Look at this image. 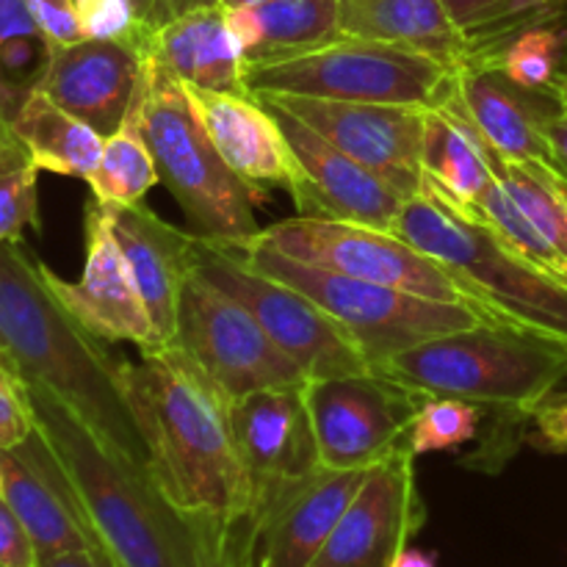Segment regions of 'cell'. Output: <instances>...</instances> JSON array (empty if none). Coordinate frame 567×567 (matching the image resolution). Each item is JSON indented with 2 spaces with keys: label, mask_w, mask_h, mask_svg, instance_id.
Here are the masks:
<instances>
[{
  "label": "cell",
  "mask_w": 567,
  "mask_h": 567,
  "mask_svg": "<svg viewBox=\"0 0 567 567\" xmlns=\"http://www.w3.org/2000/svg\"><path fill=\"white\" fill-rule=\"evenodd\" d=\"M269 94V92H258ZM282 109L313 127L316 133L352 155L365 169L385 177L404 197L421 192L424 166V111L415 105L385 103H349V100L293 97V94H269Z\"/></svg>",
  "instance_id": "cell-15"
},
{
  "label": "cell",
  "mask_w": 567,
  "mask_h": 567,
  "mask_svg": "<svg viewBox=\"0 0 567 567\" xmlns=\"http://www.w3.org/2000/svg\"><path fill=\"white\" fill-rule=\"evenodd\" d=\"M83 39H114L144 53L153 28L138 17L133 0H75Z\"/></svg>",
  "instance_id": "cell-36"
},
{
  "label": "cell",
  "mask_w": 567,
  "mask_h": 567,
  "mask_svg": "<svg viewBox=\"0 0 567 567\" xmlns=\"http://www.w3.org/2000/svg\"><path fill=\"white\" fill-rule=\"evenodd\" d=\"M22 164H31V155H28L25 144L17 138L11 122L0 116V175H6V172L17 169Z\"/></svg>",
  "instance_id": "cell-44"
},
{
  "label": "cell",
  "mask_w": 567,
  "mask_h": 567,
  "mask_svg": "<svg viewBox=\"0 0 567 567\" xmlns=\"http://www.w3.org/2000/svg\"><path fill=\"white\" fill-rule=\"evenodd\" d=\"M183 86L216 153L241 181L260 192L269 186L288 188L297 172V161L280 122L255 94L208 92L188 83Z\"/></svg>",
  "instance_id": "cell-21"
},
{
  "label": "cell",
  "mask_w": 567,
  "mask_h": 567,
  "mask_svg": "<svg viewBox=\"0 0 567 567\" xmlns=\"http://www.w3.org/2000/svg\"><path fill=\"white\" fill-rule=\"evenodd\" d=\"M426 524L408 446L369 468L313 567H391Z\"/></svg>",
  "instance_id": "cell-16"
},
{
  "label": "cell",
  "mask_w": 567,
  "mask_h": 567,
  "mask_svg": "<svg viewBox=\"0 0 567 567\" xmlns=\"http://www.w3.org/2000/svg\"><path fill=\"white\" fill-rule=\"evenodd\" d=\"M142 131L161 183L181 205L194 236L214 244H241L258 236L252 205L269 197L221 161L183 81L153 59H144Z\"/></svg>",
  "instance_id": "cell-6"
},
{
  "label": "cell",
  "mask_w": 567,
  "mask_h": 567,
  "mask_svg": "<svg viewBox=\"0 0 567 567\" xmlns=\"http://www.w3.org/2000/svg\"><path fill=\"white\" fill-rule=\"evenodd\" d=\"M0 567H39V554L31 535L0 493Z\"/></svg>",
  "instance_id": "cell-40"
},
{
  "label": "cell",
  "mask_w": 567,
  "mask_h": 567,
  "mask_svg": "<svg viewBox=\"0 0 567 567\" xmlns=\"http://www.w3.org/2000/svg\"><path fill=\"white\" fill-rule=\"evenodd\" d=\"M172 343L233 399L264 388L302 385L308 380L258 319L197 269H192L181 291Z\"/></svg>",
  "instance_id": "cell-11"
},
{
  "label": "cell",
  "mask_w": 567,
  "mask_h": 567,
  "mask_svg": "<svg viewBox=\"0 0 567 567\" xmlns=\"http://www.w3.org/2000/svg\"><path fill=\"white\" fill-rule=\"evenodd\" d=\"M11 127L39 172L89 181L97 169L105 138L92 125L55 105L42 89L31 92V97L20 105Z\"/></svg>",
  "instance_id": "cell-28"
},
{
  "label": "cell",
  "mask_w": 567,
  "mask_h": 567,
  "mask_svg": "<svg viewBox=\"0 0 567 567\" xmlns=\"http://www.w3.org/2000/svg\"><path fill=\"white\" fill-rule=\"evenodd\" d=\"M39 271L53 297L70 310L72 319L100 341H131L138 349L166 347L144 308L120 241L97 203L86 208V264L81 280H61L42 260Z\"/></svg>",
  "instance_id": "cell-17"
},
{
  "label": "cell",
  "mask_w": 567,
  "mask_h": 567,
  "mask_svg": "<svg viewBox=\"0 0 567 567\" xmlns=\"http://www.w3.org/2000/svg\"><path fill=\"white\" fill-rule=\"evenodd\" d=\"M0 354L22 380L53 393L109 446L147 468L122 363L53 297L22 241L0 244Z\"/></svg>",
  "instance_id": "cell-2"
},
{
  "label": "cell",
  "mask_w": 567,
  "mask_h": 567,
  "mask_svg": "<svg viewBox=\"0 0 567 567\" xmlns=\"http://www.w3.org/2000/svg\"><path fill=\"white\" fill-rule=\"evenodd\" d=\"M53 44L39 31L25 0H0V116L14 120L20 105L42 86Z\"/></svg>",
  "instance_id": "cell-30"
},
{
  "label": "cell",
  "mask_w": 567,
  "mask_h": 567,
  "mask_svg": "<svg viewBox=\"0 0 567 567\" xmlns=\"http://www.w3.org/2000/svg\"><path fill=\"white\" fill-rule=\"evenodd\" d=\"M543 133L551 147L554 172L567 183V111L557 109L554 114H548V120L543 122Z\"/></svg>",
  "instance_id": "cell-43"
},
{
  "label": "cell",
  "mask_w": 567,
  "mask_h": 567,
  "mask_svg": "<svg viewBox=\"0 0 567 567\" xmlns=\"http://www.w3.org/2000/svg\"><path fill=\"white\" fill-rule=\"evenodd\" d=\"M100 205V203H97ZM133 271L161 341H175L177 305L194 269V233H183L147 205H100Z\"/></svg>",
  "instance_id": "cell-20"
},
{
  "label": "cell",
  "mask_w": 567,
  "mask_h": 567,
  "mask_svg": "<svg viewBox=\"0 0 567 567\" xmlns=\"http://www.w3.org/2000/svg\"><path fill=\"white\" fill-rule=\"evenodd\" d=\"M393 233L452 271L504 324L567 347V280L454 208L424 177L404 199Z\"/></svg>",
  "instance_id": "cell-5"
},
{
  "label": "cell",
  "mask_w": 567,
  "mask_h": 567,
  "mask_svg": "<svg viewBox=\"0 0 567 567\" xmlns=\"http://www.w3.org/2000/svg\"><path fill=\"white\" fill-rule=\"evenodd\" d=\"M219 247H225L249 269L275 277L313 299L360 343L371 365L449 332L471 330L480 324H504L468 305L435 302L380 282H365L321 266L302 264L255 238L241 244H219Z\"/></svg>",
  "instance_id": "cell-7"
},
{
  "label": "cell",
  "mask_w": 567,
  "mask_h": 567,
  "mask_svg": "<svg viewBox=\"0 0 567 567\" xmlns=\"http://www.w3.org/2000/svg\"><path fill=\"white\" fill-rule=\"evenodd\" d=\"M255 97L280 122L297 161V172L288 183L297 216L349 221V225L393 233L399 210L408 199L396 186L327 142L321 133L282 109L275 97L269 94H255Z\"/></svg>",
  "instance_id": "cell-14"
},
{
  "label": "cell",
  "mask_w": 567,
  "mask_h": 567,
  "mask_svg": "<svg viewBox=\"0 0 567 567\" xmlns=\"http://www.w3.org/2000/svg\"><path fill=\"white\" fill-rule=\"evenodd\" d=\"M244 89L252 94L435 109L457 89V70L399 44L338 37L288 59L244 64Z\"/></svg>",
  "instance_id": "cell-8"
},
{
  "label": "cell",
  "mask_w": 567,
  "mask_h": 567,
  "mask_svg": "<svg viewBox=\"0 0 567 567\" xmlns=\"http://www.w3.org/2000/svg\"><path fill=\"white\" fill-rule=\"evenodd\" d=\"M155 491L197 537L205 567H255L260 526L233 432V396L181 347L122 363Z\"/></svg>",
  "instance_id": "cell-1"
},
{
  "label": "cell",
  "mask_w": 567,
  "mask_h": 567,
  "mask_svg": "<svg viewBox=\"0 0 567 567\" xmlns=\"http://www.w3.org/2000/svg\"><path fill=\"white\" fill-rule=\"evenodd\" d=\"M454 208H457V205H454ZM463 214H468L471 219L491 227L496 236H502L509 247H515L520 255L535 260L537 266H543V269L554 271V275L565 277L567 280V264L563 260V255L546 241V236L537 230L535 221L520 210V205L515 203L513 194L504 188V183L498 181V175L496 181L491 183V188L482 194L480 203H476L474 208L463 210Z\"/></svg>",
  "instance_id": "cell-34"
},
{
  "label": "cell",
  "mask_w": 567,
  "mask_h": 567,
  "mask_svg": "<svg viewBox=\"0 0 567 567\" xmlns=\"http://www.w3.org/2000/svg\"><path fill=\"white\" fill-rule=\"evenodd\" d=\"M86 183L94 203L100 205H138L150 188L161 183L158 166L142 131V86L122 125L105 136L97 169Z\"/></svg>",
  "instance_id": "cell-29"
},
{
  "label": "cell",
  "mask_w": 567,
  "mask_h": 567,
  "mask_svg": "<svg viewBox=\"0 0 567 567\" xmlns=\"http://www.w3.org/2000/svg\"><path fill=\"white\" fill-rule=\"evenodd\" d=\"M563 3L565 0H443L452 20L468 33L465 66H485L509 37L535 22L559 20Z\"/></svg>",
  "instance_id": "cell-31"
},
{
  "label": "cell",
  "mask_w": 567,
  "mask_h": 567,
  "mask_svg": "<svg viewBox=\"0 0 567 567\" xmlns=\"http://www.w3.org/2000/svg\"><path fill=\"white\" fill-rule=\"evenodd\" d=\"M225 22L244 64L288 59L341 37L338 0H264L225 9Z\"/></svg>",
  "instance_id": "cell-27"
},
{
  "label": "cell",
  "mask_w": 567,
  "mask_h": 567,
  "mask_svg": "<svg viewBox=\"0 0 567 567\" xmlns=\"http://www.w3.org/2000/svg\"><path fill=\"white\" fill-rule=\"evenodd\" d=\"M0 493L31 535L39 563L92 548L75 491L39 430L20 446L0 449Z\"/></svg>",
  "instance_id": "cell-18"
},
{
  "label": "cell",
  "mask_w": 567,
  "mask_h": 567,
  "mask_svg": "<svg viewBox=\"0 0 567 567\" xmlns=\"http://www.w3.org/2000/svg\"><path fill=\"white\" fill-rule=\"evenodd\" d=\"M39 166L22 164L0 175V244L22 241L28 227L39 230Z\"/></svg>",
  "instance_id": "cell-37"
},
{
  "label": "cell",
  "mask_w": 567,
  "mask_h": 567,
  "mask_svg": "<svg viewBox=\"0 0 567 567\" xmlns=\"http://www.w3.org/2000/svg\"><path fill=\"white\" fill-rule=\"evenodd\" d=\"M255 241L266 244L288 258L321 266V269L338 271V275L380 282V286L399 288V291L435 299V302L468 305V308L493 316L480 302V297H474L452 271L443 269L435 258L415 249L396 233L349 225V221L291 216V219L260 227Z\"/></svg>",
  "instance_id": "cell-9"
},
{
  "label": "cell",
  "mask_w": 567,
  "mask_h": 567,
  "mask_svg": "<svg viewBox=\"0 0 567 567\" xmlns=\"http://www.w3.org/2000/svg\"><path fill=\"white\" fill-rule=\"evenodd\" d=\"M369 471H319L269 515L255 567H313Z\"/></svg>",
  "instance_id": "cell-23"
},
{
  "label": "cell",
  "mask_w": 567,
  "mask_h": 567,
  "mask_svg": "<svg viewBox=\"0 0 567 567\" xmlns=\"http://www.w3.org/2000/svg\"><path fill=\"white\" fill-rule=\"evenodd\" d=\"M39 567H114V565H111V559L105 557L103 551L86 548V551H70V554H59V557L42 559Z\"/></svg>",
  "instance_id": "cell-45"
},
{
  "label": "cell",
  "mask_w": 567,
  "mask_h": 567,
  "mask_svg": "<svg viewBox=\"0 0 567 567\" xmlns=\"http://www.w3.org/2000/svg\"><path fill=\"white\" fill-rule=\"evenodd\" d=\"M496 153L465 114L454 89L446 103L424 111V177L457 208L468 210L496 181Z\"/></svg>",
  "instance_id": "cell-26"
},
{
  "label": "cell",
  "mask_w": 567,
  "mask_h": 567,
  "mask_svg": "<svg viewBox=\"0 0 567 567\" xmlns=\"http://www.w3.org/2000/svg\"><path fill=\"white\" fill-rule=\"evenodd\" d=\"M194 269L241 302L308 380L371 369L360 343L313 299L275 277L249 269L219 244L197 238Z\"/></svg>",
  "instance_id": "cell-10"
},
{
  "label": "cell",
  "mask_w": 567,
  "mask_h": 567,
  "mask_svg": "<svg viewBox=\"0 0 567 567\" xmlns=\"http://www.w3.org/2000/svg\"><path fill=\"white\" fill-rule=\"evenodd\" d=\"M233 432L252 487L260 535L282 498L324 471L302 385L264 388L233 399Z\"/></svg>",
  "instance_id": "cell-13"
},
{
  "label": "cell",
  "mask_w": 567,
  "mask_h": 567,
  "mask_svg": "<svg viewBox=\"0 0 567 567\" xmlns=\"http://www.w3.org/2000/svg\"><path fill=\"white\" fill-rule=\"evenodd\" d=\"M144 59L158 61L177 81L208 92H247L244 55L238 53L221 6H199L155 25L144 44Z\"/></svg>",
  "instance_id": "cell-24"
},
{
  "label": "cell",
  "mask_w": 567,
  "mask_h": 567,
  "mask_svg": "<svg viewBox=\"0 0 567 567\" xmlns=\"http://www.w3.org/2000/svg\"><path fill=\"white\" fill-rule=\"evenodd\" d=\"M426 399L480 404L493 421L487 449L465 460L498 471L520 443V426L567 377V347L509 324L449 332L371 365Z\"/></svg>",
  "instance_id": "cell-3"
},
{
  "label": "cell",
  "mask_w": 567,
  "mask_h": 567,
  "mask_svg": "<svg viewBox=\"0 0 567 567\" xmlns=\"http://www.w3.org/2000/svg\"><path fill=\"white\" fill-rule=\"evenodd\" d=\"M214 3L216 0H133L138 17H142L150 28L164 25V22L175 20V17L186 14V11L199 9V6H214Z\"/></svg>",
  "instance_id": "cell-42"
},
{
  "label": "cell",
  "mask_w": 567,
  "mask_h": 567,
  "mask_svg": "<svg viewBox=\"0 0 567 567\" xmlns=\"http://www.w3.org/2000/svg\"><path fill=\"white\" fill-rule=\"evenodd\" d=\"M485 66L529 92L554 97L567 78V28L557 20L535 22L507 39Z\"/></svg>",
  "instance_id": "cell-32"
},
{
  "label": "cell",
  "mask_w": 567,
  "mask_h": 567,
  "mask_svg": "<svg viewBox=\"0 0 567 567\" xmlns=\"http://www.w3.org/2000/svg\"><path fill=\"white\" fill-rule=\"evenodd\" d=\"M391 567H437V554L408 546L396 559H393Z\"/></svg>",
  "instance_id": "cell-46"
},
{
  "label": "cell",
  "mask_w": 567,
  "mask_h": 567,
  "mask_svg": "<svg viewBox=\"0 0 567 567\" xmlns=\"http://www.w3.org/2000/svg\"><path fill=\"white\" fill-rule=\"evenodd\" d=\"M457 94L487 147L502 161H532L554 172L543 122L559 109L548 94L529 92L491 66L457 70Z\"/></svg>",
  "instance_id": "cell-22"
},
{
  "label": "cell",
  "mask_w": 567,
  "mask_h": 567,
  "mask_svg": "<svg viewBox=\"0 0 567 567\" xmlns=\"http://www.w3.org/2000/svg\"><path fill=\"white\" fill-rule=\"evenodd\" d=\"M498 181L567 264V183L532 161H493Z\"/></svg>",
  "instance_id": "cell-33"
},
{
  "label": "cell",
  "mask_w": 567,
  "mask_h": 567,
  "mask_svg": "<svg viewBox=\"0 0 567 567\" xmlns=\"http://www.w3.org/2000/svg\"><path fill=\"white\" fill-rule=\"evenodd\" d=\"M25 3L33 20H37L39 31L48 37L53 48L83 42L75 0H25Z\"/></svg>",
  "instance_id": "cell-39"
},
{
  "label": "cell",
  "mask_w": 567,
  "mask_h": 567,
  "mask_svg": "<svg viewBox=\"0 0 567 567\" xmlns=\"http://www.w3.org/2000/svg\"><path fill=\"white\" fill-rule=\"evenodd\" d=\"M142 78L144 55L133 44L83 39L53 50L39 89L105 138L127 116Z\"/></svg>",
  "instance_id": "cell-19"
},
{
  "label": "cell",
  "mask_w": 567,
  "mask_h": 567,
  "mask_svg": "<svg viewBox=\"0 0 567 567\" xmlns=\"http://www.w3.org/2000/svg\"><path fill=\"white\" fill-rule=\"evenodd\" d=\"M25 391L37 430L75 491L94 551L114 567H205L197 537L161 498L147 468L109 446L42 385L25 382Z\"/></svg>",
  "instance_id": "cell-4"
},
{
  "label": "cell",
  "mask_w": 567,
  "mask_h": 567,
  "mask_svg": "<svg viewBox=\"0 0 567 567\" xmlns=\"http://www.w3.org/2000/svg\"><path fill=\"white\" fill-rule=\"evenodd\" d=\"M31 399H28L25 382L17 374L14 365L0 354V449L20 446L33 435Z\"/></svg>",
  "instance_id": "cell-38"
},
{
  "label": "cell",
  "mask_w": 567,
  "mask_h": 567,
  "mask_svg": "<svg viewBox=\"0 0 567 567\" xmlns=\"http://www.w3.org/2000/svg\"><path fill=\"white\" fill-rule=\"evenodd\" d=\"M338 31L432 55L452 70L468 59V33L443 0H338Z\"/></svg>",
  "instance_id": "cell-25"
},
{
  "label": "cell",
  "mask_w": 567,
  "mask_h": 567,
  "mask_svg": "<svg viewBox=\"0 0 567 567\" xmlns=\"http://www.w3.org/2000/svg\"><path fill=\"white\" fill-rule=\"evenodd\" d=\"M221 9H241V6H255V3H264V0H216Z\"/></svg>",
  "instance_id": "cell-47"
},
{
  "label": "cell",
  "mask_w": 567,
  "mask_h": 567,
  "mask_svg": "<svg viewBox=\"0 0 567 567\" xmlns=\"http://www.w3.org/2000/svg\"><path fill=\"white\" fill-rule=\"evenodd\" d=\"M485 410L463 399H426L408 435V449L419 454L449 452L471 443L480 432Z\"/></svg>",
  "instance_id": "cell-35"
},
{
  "label": "cell",
  "mask_w": 567,
  "mask_h": 567,
  "mask_svg": "<svg viewBox=\"0 0 567 567\" xmlns=\"http://www.w3.org/2000/svg\"><path fill=\"white\" fill-rule=\"evenodd\" d=\"M535 421V435L532 443L543 452L567 454V393L548 396L532 415Z\"/></svg>",
  "instance_id": "cell-41"
},
{
  "label": "cell",
  "mask_w": 567,
  "mask_h": 567,
  "mask_svg": "<svg viewBox=\"0 0 567 567\" xmlns=\"http://www.w3.org/2000/svg\"><path fill=\"white\" fill-rule=\"evenodd\" d=\"M321 465L330 471L374 468L408 446L421 396L382 371L305 380Z\"/></svg>",
  "instance_id": "cell-12"
}]
</instances>
